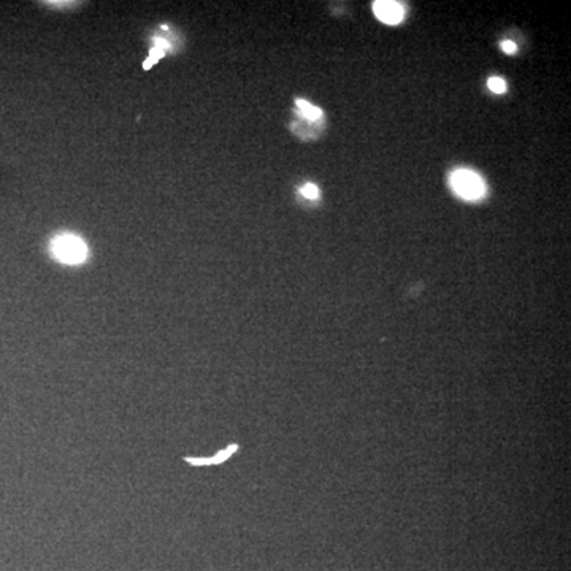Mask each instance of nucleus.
Returning <instances> with one entry per match:
<instances>
[{
	"label": "nucleus",
	"instance_id": "nucleus-1",
	"mask_svg": "<svg viewBox=\"0 0 571 571\" xmlns=\"http://www.w3.org/2000/svg\"><path fill=\"white\" fill-rule=\"evenodd\" d=\"M451 188L458 197L465 200H478L484 197L486 186L483 178L472 170H456L449 178Z\"/></svg>",
	"mask_w": 571,
	"mask_h": 571
},
{
	"label": "nucleus",
	"instance_id": "nucleus-2",
	"mask_svg": "<svg viewBox=\"0 0 571 571\" xmlns=\"http://www.w3.org/2000/svg\"><path fill=\"white\" fill-rule=\"evenodd\" d=\"M53 253L65 264H80L86 257V245L74 235H60L53 242Z\"/></svg>",
	"mask_w": 571,
	"mask_h": 571
},
{
	"label": "nucleus",
	"instance_id": "nucleus-3",
	"mask_svg": "<svg viewBox=\"0 0 571 571\" xmlns=\"http://www.w3.org/2000/svg\"><path fill=\"white\" fill-rule=\"evenodd\" d=\"M373 11L374 15L378 16L379 21L386 22V24L395 26L400 24L403 21V16H405V11L403 7L397 2H388V0H378V2L373 3Z\"/></svg>",
	"mask_w": 571,
	"mask_h": 571
},
{
	"label": "nucleus",
	"instance_id": "nucleus-4",
	"mask_svg": "<svg viewBox=\"0 0 571 571\" xmlns=\"http://www.w3.org/2000/svg\"><path fill=\"white\" fill-rule=\"evenodd\" d=\"M237 449H238L237 445H231L229 447H226V449H224V451L217 452V454H216L215 457H210V458H190V457H188L186 461H188L189 463H192V465H195V467H201V465H217V463L227 461V458L231 457Z\"/></svg>",
	"mask_w": 571,
	"mask_h": 571
},
{
	"label": "nucleus",
	"instance_id": "nucleus-5",
	"mask_svg": "<svg viewBox=\"0 0 571 571\" xmlns=\"http://www.w3.org/2000/svg\"><path fill=\"white\" fill-rule=\"evenodd\" d=\"M297 108L300 110V113L304 115L306 119L310 121H317L322 117V110L317 108V106L311 105L310 102H306L304 99H297Z\"/></svg>",
	"mask_w": 571,
	"mask_h": 571
},
{
	"label": "nucleus",
	"instance_id": "nucleus-6",
	"mask_svg": "<svg viewBox=\"0 0 571 571\" xmlns=\"http://www.w3.org/2000/svg\"><path fill=\"white\" fill-rule=\"evenodd\" d=\"M167 48H169V44H167V42L165 40H158L156 42V47L151 49V53H149V59L147 60V63L143 64V67L144 69H149L151 65H153L154 63H158V60L162 58V56H164V53L167 51Z\"/></svg>",
	"mask_w": 571,
	"mask_h": 571
},
{
	"label": "nucleus",
	"instance_id": "nucleus-7",
	"mask_svg": "<svg viewBox=\"0 0 571 571\" xmlns=\"http://www.w3.org/2000/svg\"><path fill=\"white\" fill-rule=\"evenodd\" d=\"M487 86H489L490 91L495 92V94H503L506 91L505 80H503V78H498V76L489 78V81H487Z\"/></svg>",
	"mask_w": 571,
	"mask_h": 571
},
{
	"label": "nucleus",
	"instance_id": "nucleus-8",
	"mask_svg": "<svg viewBox=\"0 0 571 571\" xmlns=\"http://www.w3.org/2000/svg\"><path fill=\"white\" fill-rule=\"evenodd\" d=\"M300 192L304 197L311 199V200H316L319 197V189L316 188V184H311V183H306L305 186L300 189Z\"/></svg>",
	"mask_w": 571,
	"mask_h": 571
},
{
	"label": "nucleus",
	"instance_id": "nucleus-9",
	"mask_svg": "<svg viewBox=\"0 0 571 571\" xmlns=\"http://www.w3.org/2000/svg\"><path fill=\"white\" fill-rule=\"evenodd\" d=\"M502 49H503V53H506V54H514V53H516L518 47L513 42L506 40V42L502 43Z\"/></svg>",
	"mask_w": 571,
	"mask_h": 571
}]
</instances>
